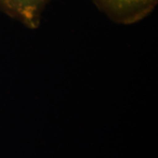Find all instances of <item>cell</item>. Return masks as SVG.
Returning a JSON list of instances; mask_svg holds the SVG:
<instances>
[{
  "label": "cell",
  "instance_id": "obj_1",
  "mask_svg": "<svg viewBox=\"0 0 158 158\" xmlns=\"http://www.w3.org/2000/svg\"><path fill=\"white\" fill-rule=\"evenodd\" d=\"M97 6L115 22L130 25L148 17L158 0H94Z\"/></svg>",
  "mask_w": 158,
  "mask_h": 158
},
{
  "label": "cell",
  "instance_id": "obj_2",
  "mask_svg": "<svg viewBox=\"0 0 158 158\" xmlns=\"http://www.w3.org/2000/svg\"><path fill=\"white\" fill-rule=\"evenodd\" d=\"M49 0H0V10L27 27L37 28Z\"/></svg>",
  "mask_w": 158,
  "mask_h": 158
}]
</instances>
